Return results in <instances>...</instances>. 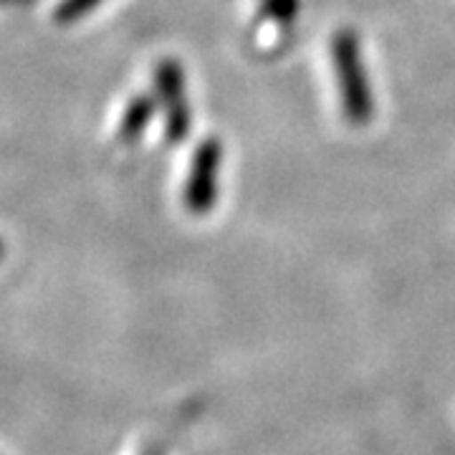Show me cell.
Segmentation results:
<instances>
[{
  "mask_svg": "<svg viewBox=\"0 0 455 455\" xmlns=\"http://www.w3.org/2000/svg\"><path fill=\"white\" fill-rule=\"evenodd\" d=\"M331 66L339 89L341 114L349 124L362 127L374 116V94L367 64L362 56L359 36L352 28H341L331 38Z\"/></svg>",
  "mask_w": 455,
  "mask_h": 455,
  "instance_id": "cell-1",
  "label": "cell"
},
{
  "mask_svg": "<svg viewBox=\"0 0 455 455\" xmlns=\"http://www.w3.org/2000/svg\"><path fill=\"white\" fill-rule=\"evenodd\" d=\"M155 92L164 109V137L170 145L185 142L190 132V104L185 94V71L175 59H163L155 68Z\"/></svg>",
  "mask_w": 455,
  "mask_h": 455,
  "instance_id": "cell-2",
  "label": "cell"
},
{
  "mask_svg": "<svg viewBox=\"0 0 455 455\" xmlns=\"http://www.w3.org/2000/svg\"><path fill=\"white\" fill-rule=\"evenodd\" d=\"M223 164V147L218 140L200 142L190 163V175L185 182V205L196 215H205L218 197V172Z\"/></svg>",
  "mask_w": 455,
  "mask_h": 455,
  "instance_id": "cell-3",
  "label": "cell"
},
{
  "mask_svg": "<svg viewBox=\"0 0 455 455\" xmlns=\"http://www.w3.org/2000/svg\"><path fill=\"white\" fill-rule=\"evenodd\" d=\"M152 114H155V99L152 97H134L124 107V112H122V119H119V127H116V137H119V142H124V145H132V142H137L142 134H145L147 124H149V119H152Z\"/></svg>",
  "mask_w": 455,
  "mask_h": 455,
  "instance_id": "cell-4",
  "label": "cell"
},
{
  "mask_svg": "<svg viewBox=\"0 0 455 455\" xmlns=\"http://www.w3.org/2000/svg\"><path fill=\"white\" fill-rule=\"evenodd\" d=\"M299 0H259V20L263 26L289 28L299 18Z\"/></svg>",
  "mask_w": 455,
  "mask_h": 455,
  "instance_id": "cell-5",
  "label": "cell"
},
{
  "mask_svg": "<svg viewBox=\"0 0 455 455\" xmlns=\"http://www.w3.org/2000/svg\"><path fill=\"white\" fill-rule=\"evenodd\" d=\"M99 3H104V0H61L56 5V11H53V20L61 23V26H68V23H74L79 18L89 16Z\"/></svg>",
  "mask_w": 455,
  "mask_h": 455,
  "instance_id": "cell-6",
  "label": "cell"
},
{
  "mask_svg": "<svg viewBox=\"0 0 455 455\" xmlns=\"http://www.w3.org/2000/svg\"><path fill=\"white\" fill-rule=\"evenodd\" d=\"M3 251H5V248H3V241H0V259H3Z\"/></svg>",
  "mask_w": 455,
  "mask_h": 455,
  "instance_id": "cell-7",
  "label": "cell"
}]
</instances>
